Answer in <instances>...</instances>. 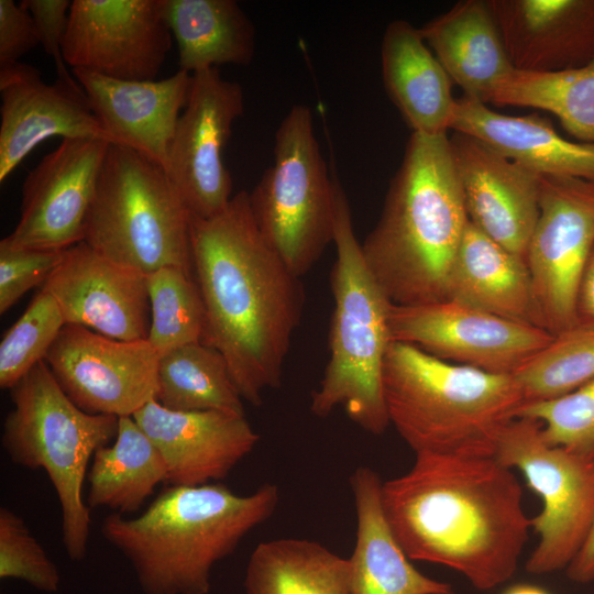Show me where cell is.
Listing matches in <instances>:
<instances>
[{
    "label": "cell",
    "instance_id": "1",
    "mask_svg": "<svg viewBox=\"0 0 594 594\" xmlns=\"http://www.w3.org/2000/svg\"><path fill=\"white\" fill-rule=\"evenodd\" d=\"M190 242L206 310L202 343L224 356L242 399L260 406L282 383L305 305L301 277L262 237L246 190L211 218L190 216Z\"/></svg>",
    "mask_w": 594,
    "mask_h": 594
},
{
    "label": "cell",
    "instance_id": "2",
    "mask_svg": "<svg viewBox=\"0 0 594 594\" xmlns=\"http://www.w3.org/2000/svg\"><path fill=\"white\" fill-rule=\"evenodd\" d=\"M382 506L410 560L448 566L480 591L514 575L531 528L519 481L495 457L416 454L382 483Z\"/></svg>",
    "mask_w": 594,
    "mask_h": 594
},
{
    "label": "cell",
    "instance_id": "3",
    "mask_svg": "<svg viewBox=\"0 0 594 594\" xmlns=\"http://www.w3.org/2000/svg\"><path fill=\"white\" fill-rule=\"evenodd\" d=\"M469 216L447 134L413 132L374 228L364 261L393 305L448 299Z\"/></svg>",
    "mask_w": 594,
    "mask_h": 594
},
{
    "label": "cell",
    "instance_id": "4",
    "mask_svg": "<svg viewBox=\"0 0 594 594\" xmlns=\"http://www.w3.org/2000/svg\"><path fill=\"white\" fill-rule=\"evenodd\" d=\"M278 503L270 483L245 496L218 482L169 485L138 517L108 515L101 534L130 561L145 594H208L212 566Z\"/></svg>",
    "mask_w": 594,
    "mask_h": 594
},
{
    "label": "cell",
    "instance_id": "5",
    "mask_svg": "<svg viewBox=\"0 0 594 594\" xmlns=\"http://www.w3.org/2000/svg\"><path fill=\"white\" fill-rule=\"evenodd\" d=\"M382 388L389 420L416 453L494 457L525 403L514 375L446 362L392 341Z\"/></svg>",
    "mask_w": 594,
    "mask_h": 594
},
{
    "label": "cell",
    "instance_id": "6",
    "mask_svg": "<svg viewBox=\"0 0 594 594\" xmlns=\"http://www.w3.org/2000/svg\"><path fill=\"white\" fill-rule=\"evenodd\" d=\"M337 257L330 274L334 308L330 356L311 395L310 410L320 418L342 407L363 430L381 435L389 426L382 388L384 359L392 342V301L367 267L358 241L346 194L334 176Z\"/></svg>",
    "mask_w": 594,
    "mask_h": 594
},
{
    "label": "cell",
    "instance_id": "7",
    "mask_svg": "<svg viewBox=\"0 0 594 594\" xmlns=\"http://www.w3.org/2000/svg\"><path fill=\"white\" fill-rule=\"evenodd\" d=\"M1 446L12 463L46 472L62 509V539L73 561L86 557L90 510L82 498L87 466L95 452L116 439L119 417L77 407L45 361L11 389Z\"/></svg>",
    "mask_w": 594,
    "mask_h": 594
},
{
    "label": "cell",
    "instance_id": "8",
    "mask_svg": "<svg viewBox=\"0 0 594 594\" xmlns=\"http://www.w3.org/2000/svg\"><path fill=\"white\" fill-rule=\"evenodd\" d=\"M82 241L144 275L172 266L194 276L190 213L164 168L127 146L107 151Z\"/></svg>",
    "mask_w": 594,
    "mask_h": 594
},
{
    "label": "cell",
    "instance_id": "9",
    "mask_svg": "<svg viewBox=\"0 0 594 594\" xmlns=\"http://www.w3.org/2000/svg\"><path fill=\"white\" fill-rule=\"evenodd\" d=\"M266 243L299 277L333 243L334 176L315 134L309 107L295 105L275 133L274 162L249 193Z\"/></svg>",
    "mask_w": 594,
    "mask_h": 594
},
{
    "label": "cell",
    "instance_id": "10",
    "mask_svg": "<svg viewBox=\"0 0 594 594\" xmlns=\"http://www.w3.org/2000/svg\"><path fill=\"white\" fill-rule=\"evenodd\" d=\"M494 457L504 466L519 470L541 498V510L531 518L539 540L526 571L540 575L566 569L594 522V461L549 444L541 424L525 417L506 428Z\"/></svg>",
    "mask_w": 594,
    "mask_h": 594
},
{
    "label": "cell",
    "instance_id": "11",
    "mask_svg": "<svg viewBox=\"0 0 594 594\" xmlns=\"http://www.w3.org/2000/svg\"><path fill=\"white\" fill-rule=\"evenodd\" d=\"M539 207L526 263L543 327L556 336L578 322V287L594 245V182L541 176Z\"/></svg>",
    "mask_w": 594,
    "mask_h": 594
},
{
    "label": "cell",
    "instance_id": "12",
    "mask_svg": "<svg viewBox=\"0 0 594 594\" xmlns=\"http://www.w3.org/2000/svg\"><path fill=\"white\" fill-rule=\"evenodd\" d=\"M244 112V92L219 68L191 74L187 103L170 143L166 174L190 216L208 219L232 198L233 182L223 151Z\"/></svg>",
    "mask_w": 594,
    "mask_h": 594
},
{
    "label": "cell",
    "instance_id": "13",
    "mask_svg": "<svg viewBox=\"0 0 594 594\" xmlns=\"http://www.w3.org/2000/svg\"><path fill=\"white\" fill-rule=\"evenodd\" d=\"M392 341L417 346L446 362L514 375L553 336L453 300L398 306L389 312Z\"/></svg>",
    "mask_w": 594,
    "mask_h": 594
},
{
    "label": "cell",
    "instance_id": "14",
    "mask_svg": "<svg viewBox=\"0 0 594 594\" xmlns=\"http://www.w3.org/2000/svg\"><path fill=\"white\" fill-rule=\"evenodd\" d=\"M166 0H74L65 63L121 80H155L172 47Z\"/></svg>",
    "mask_w": 594,
    "mask_h": 594
},
{
    "label": "cell",
    "instance_id": "15",
    "mask_svg": "<svg viewBox=\"0 0 594 594\" xmlns=\"http://www.w3.org/2000/svg\"><path fill=\"white\" fill-rule=\"evenodd\" d=\"M44 361L88 414L133 416L156 397L160 356L147 340H117L66 323Z\"/></svg>",
    "mask_w": 594,
    "mask_h": 594
},
{
    "label": "cell",
    "instance_id": "16",
    "mask_svg": "<svg viewBox=\"0 0 594 594\" xmlns=\"http://www.w3.org/2000/svg\"><path fill=\"white\" fill-rule=\"evenodd\" d=\"M110 144L94 139H63L28 173L20 218L8 238L42 250H66L81 242Z\"/></svg>",
    "mask_w": 594,
    "mask_h": 594
},
{
    "label": "cell",
    "instance_id": "17",
    "mask_svg": "<svg viewBox=\"0 0 594 594\" xmlns=\"http://www.w3.org/2000/svg\"><path fill=\"white\" fill-rule=\"evenodd\" d=\"M0 183L43 141L94 139L114 144L75 79L43 80L32 65L0 66Z\"/></svg>",
    "mask_w": 594,
    "mask_h": 594
},
{
    "label": "cell",
    "instance_id": "18",
    "mask_svg": "<svg viewBox=\"0 0 594 594\" xmlns=\"http://www.w3.org/2000/svg\"><path fill=\"white\" fill-rule=\"evenodd\" d=\"M42 290L65 322L123 340H146L151 311L146 275L102 256L84 241L65 250Z\"/></svg>",
    "mask_w": 594,
    "mask_h": 594
},
{
    "label": "cell",
    "instance_id": "19",
    "mask_svg": "<svg viewBox=\"0 0 594 594\" xmlns=\"http://www.w3.org/2000/svg\"><path fill=\"white\" fill-rule=\"evenodd\" d=\"M449 138L469 220L526 261L541 176L472 135L453 131Z\"/></svg>",
    "mask_w": 594,
    "mask_h": 594
},
{
    "label": "cell",
    "instance_id": "20",
    "mask_svg": "<svg viewBox=\"0 0 594 594\" xmlns=\"http://www.w3.org/2000/svg\"><path fill=\"white\" fill-rule=\"evenodd\" d=\"M132 417L162 453L169 485L198 486L226 479L260 439L245 416L170 410L155 399Z\"/></svg>",
    "mask_w": 594,
    "mask_h": 594
},
{
    "label": "cell",
    "instance_id": "21",
    "mask_svg": "<svg viewBox=\"0 0 594 594\" xmlns=\"http://www.w3.org/2000/svg\"><path fill=\"white\" fill-rule=\"evenodd\" d=\"M92 111L117 145L145 155L166 172L170 143L187 103L191 74L161 80H121L74 68Z\"/></svg>",
    "mask_w": 594,
    "mask_h": 594
},
{
    "label": "cell",
    "instance_id": "22",
    "mask_svg": "<svg viewBox=\"0 0 594 594\" xmlns=\"http://www.w3.org/2000/svg\"><path fill=\"white\" fill-rule=\"evenodd\" d=\"M518 72L554 73L594 59V0H488Z\"/></svg>",
    "mask_w": 594,
    "mask_h": 594
},
{
    "label": "cell",
    "instance_id": "23",
    "mask_svg": "<svg viewBox=\"0 0 594 594\" xmlns=\"http://www.w3.org/2000/svg\"><path fill=\"white\" fill-rule=\"evenodd\" d=\"M451 130L483 141L540 176L594 182V144L566 140L538 112L507 116L462 96Z\"/></svg>",
    "mask_w": 594,
    "mask_h": 594
},
{
    "label": "cell",
    "instance_id": "24",
    "mask_svg": "<svg viewBox=\"0 0 594 594\" xmlns=\"http://www.w3.org/2000/svg\"><path fill=\"white\" fill-rule=\"evenodd\" d=\"M382 481L369 466L350 477L356 537L349 559L350 594H455L453 587L418 571L395 538L382 506Z\"/></svg>",
    "mask_w": 594,
    "mask_h": 594
},
{
    "label": "cell",
    "instance_id": "25",
    "mask_svg": "<svg viewBox=\"0 0 594 594\" xmlns=\"http://www.w3.org/2000/svg\"><path fill=\"white\" fill-rule=\"evenodd\" d=\"M463 96L483 103L515 68L488 0H462L419 29Z\"/></svg>",
    "mask_w": 594,
    "mask_h": 594
},
{
    "label": "cell",
    "instance_id": "26",
    "mask_svg": "<svg viewBox=\"0 0 594 594\" xmlns=\"http://www.w3.org/2000/svg\"><path fill=\"white\" fill-rule=\"evenodd\" d=\"M385 90L415 133L447 134L457 99L452 80L424 40L406 20L389 22L381 45Z\"/></svg>",
    "mask_w": 594,
    "mask_h": 594
},
{
    "label": "cell",
    "instance_id": "27",
    "mask_svg": "<svg viewBox=\"0 0 594 594\" xmlns=\"http://www.w3.org/2000/svg\"><path fill=\"white\" fill-rule=\"evenodd\" d=\"M448 299L544 329L526 261L470 220L451 272Z\"/></svg>",
    "mask_w": 594,
    "mask_h": 594
},
{
    "label": "cell",
    "instance_id": "28",
    "mask_svg": "<svg viewBox=\"0 0 594 594\" xmlns=\"http://www.w3.org/2000/svg\"><path fill=\"white\" fill-rule=\"evenodd\" d=\"M166 18L179 70L246 66L254 57L255 28L235 0H166Z\"/></svg>",
    "mask_w": 594,
    "mask_h": 594
},
{
    "label": "cell",
    "instance_id": "29",
    "mask_svg": "<svg viewBox=\"0 0 594 594\" xmlns=\"http://www.w3.org/2000/svg\"><path fill=\"white\" fill-rule=\"evenodd\" d=\"M166 479L167 466L157 447L132 416H122L113 443L99 448L92 457L87 505L131 514Z\"/></svg>",
    "mask_w": 594,
    "mask_h": 594
},
{
    "label": "cell",
    "instance_id": "30",
    "mask_svg": "<svg viewBox=\"0 0 594 594\" xmlns=\"http://www.w3.org/2000/svg\"><path fill=\"white\" fill-rule=\"evenodd\" d=\"M349 559L319 542L282 538L260 542L250 556L246 594H350Z\"/></svg>",
    "mask_w": 594,
    "mask_h": 594
},
{
    "label": "cell",
    "instance_id": "31",
    "mask_svg": "<svg viewBox=\"0 0 594 594\" xmlns=\"http://www.w3.org/2000/svg\"><path fill=\"white\" fill-rule=\"evenodd\" d=\"M155 400L170 410H217L244 416L243 399L224 356L202 342L160 356Z\"/></svg>",
    "mask_w": 594,
    "mask_h": 594
},
{
    "label": "cell",
    "instance_id": "32",
    "mask_svg": "<svg viewBox=\"0 0 594 594\" xmlns=\"http://www.w3.org/2000/svg\"><path fill=\"white\" fill-rule=\"evenodd\" d=\"M491 103L551 112L570 135L594 144V59L554 73L515 70L498 85Z\"/></svg>",
    "mask_w": 594,
    "mask_h": 594
},
{
    "label": "cell",
    "instance_id": "33",
    "mask_svg": "<svg viewBox=\"0 0 594 594\" xmlns=\"http://www.w3.org/2000/svg\"><path fill=\"white\" fill-rule=\"evenodd\" d=\"M525 403L553 399L594 380V322L578 321L515 374Z\"/></svg>",
    "mask_w": 594,
    "mask_h": 594
},
{
    "label": "cell",
    "instance_id": "34",
    "mask_svg": "<svg viewBox=\"0 0 594 594\" xmlns=\"http://www.w3.org/2000/svg\"><path fill=\"white\" fill-rule=\"evenodd\" d=\"M151 321L148 343L158 356L179 346L204 342L206 310L194 276L177 267L146 275Z\"/></svg>",
    "mask_w": 594,
    "mask_h": 594
},
{
    "label": "cell",
    "instance_id": "35",
    "mask_svg": "<svg viewBox=\"0 0 594 594\" xmlns=\"http://www.w3.org/2000/svg\"><path fill=\"white\" fill-rule=\"evenodd\" d=\"M66 324L56 300L40 290L0 342V387L11 389L44 361Z\"/></svg>",
    "mask_w": 594,
    "mask_h": 594
},
{
    "label": "cell",
    "instance_id": "36",
    "mask_svg": "<svg viewBox=\"0 0 594 594\" xmlns=\"http://www.w3.org/2000/svg\"><path fill=\"white\" fill-rule=\"evenodd\" d=\"M519 417L538 420L549 444L594 461V380L553 399L524 403Z\"/></svg>",
    "mask_w": 594,
    "mask_h": 594
},
{
    "label": "cell",
    "instance_id": "37",
    "mask_svg": "<svg viewBox=\"0 0 594 594\" xmlns=\"http://www.w3.org/2000/svg\"><path fill=\"white\" fill-rule=\"evenodd\" d=\"M0 578L19 579L34 588L55 593L61 574L24 519L8 507L0 508Z\"/></svg>",
    "mask_w": 594,
    "mask_h": 594
},
{
    "label": "cell",
    "instance_id": "38",
    "mask_svg": "<svg viewBox=\"0 0 594 594\" xmlns=\"http://www.w3.org/2000/svg\"><path fill=\"white\" fill-rule=\"evenodd\" d=\"M65 250L34 249L0 241V314H6L30 289L46 282L61 264Z\"/></svg>",
    "mask_w": 594,
    "mask_h": 594
},
{
    "label": "cell",
    "instance_id": "39",
    "mask_svg": "<svg viewBox=\"0 0 594 594\" xmlns=\"http://www.w3.org/2000/svg\"><path fill=\"white\" fill-rule=\"evenodd\" d=\"M20 4L32 15L40 35L41 45L55 63L57 78L74 81L63 56V41L68 23L72 1L23 0Z\"/></svg>",
    "mask_w": 594,
    "mask_h": 594
},
{
    "label": "cell",
    "instance_id": "40",
    "mask_svg": "<svg viewBox=\"0 0 594 594\" xmlns=\"http://www.w3.org/2000/svg\"><path fill=\"white\" fill-rule=\"evenodd\" d=\"M41 44L32 15L12 0H0V66L20 58Z\"/></svg>",
    "mask_w": 594,
    "mask_h": 594
},
{
    "label": "cell",
    "instance_id": "41",
    "mask_svg": "<svg viewBox=\"0 0 594 594\" xmlns=\"http://www.w3.org/2000/svg\"><path fill=\"white\" fill-rule=\"evenodd\" d=\"M575 308L578 321L594 322V245L580 278Z\"/></svg>",
    "mask_w": 594,
    "mask_h": 594
},
{
    "label": "cell",
    "instance_id": "42",
    "mask_svg": "<svg viewBox=\"0 0 594 594\" xmlns=\"http://www.w3.org/2000/svg\"><path fill=\"white\" fill-rule=\"evenodd\" d=\"M565 570L568 578L573 582L594 581V522L585 543Z\"/></svg>",
    "mask_w": 594,
    "mask_h": 594
},
{
    "label": "cell",
    "instance_id": "43",
    "mask_svg": "<svg viewBox=\"0 0 594 594\" xmlns=\"http://www.w3.org/2000/svg\"><path fill=\"white\" fill-rule=\"evenodd\" d=\"M502 594H550L546 588L531 584H515Z\"/></svg>",
    "mask_w": 594,
    "mask_h": 594
}]
</instances>
